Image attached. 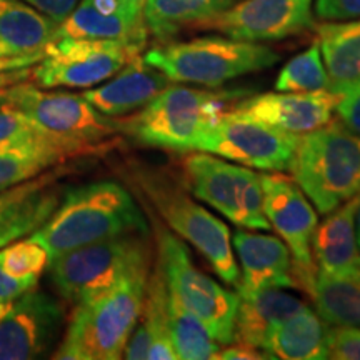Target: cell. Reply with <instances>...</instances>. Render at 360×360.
<instances>
[{
  "instance_id": "cell-1",
  "label": "cell",
  "mask_w": 360,
  "mask_h": 360,
  "mask_svg": "<svg viewBox=\"0 0 360 360\" xmlns=\"http://www.w3.org/2000/svg\"><path fill=\"white\" fill-rule=\"evenodd\" d=\"M148 233V224L130 192L115 180L75 187L30 238L53 259L77 247L125 236Z\"/></svg>"
},
{
  "instance_id": "cell-2",
  "label": "cell",
  "mask_w": 360,
  "mask_h": 360,
  "mask_svg": "<svg viewBox=\"0 0 360 360\" xmlns=\"http://www.w3.org/2000/svg\"><path fill=\"white\" fill-rule=\"evenodd\" d=\"M148 276L150 265H143L129 272L110 289L75 305L53 359H122L130 332L141 315Z\"/></svg>"
},
{
  "instance_id": "cell-3",
  "label": "cell",
  "mask_w": 360,
  "mask_h": 360,
  "mask_svg": "<svg viewBox=\"0 0 360 360\" xmlns=\"http://www.w3.org/2000/svg\"><path fill=\"white\" fill-rule=\"evenodd\" d=\"M290 170L315 209L330 214L360 192V135L344 122L302 134Z\"/></svg>"
},
{
  "instance_id": "cell-4",
  "label": "cell",
  "mask_w": 360,
  "mask_h": 360,
  "mask_svg": "<svg viewBox=\"0 0 360 360\" xmlns=\"http://www.w3.org/2000/svg\"><path fill=\"white\" fill-rule=\"evenodd\" d=\"M143 60L170 82L220 87L242 75L276 65L281 56L257 42L207 35L150 49Z\"/></svg>"
},
{
  "instance_id": "cell-5",
  "label": "cell",
  "mask_w": 360,
  "mask_h": 360,
  "mask_svg": "<svg viewBox=\"0 0 360 360\" xmlns=\"http://www.w3.org/2000/svg\"><path fill=\"white\" fill-rule=\"evenodd\" d=\"M229 97L232 94L169 85L139 114L122 120L120 130L143 146L197 150L202 135L219 119L220 107Z\"/></svg>"
},
{
  "instance_id": "cell-6",
  "label": "cell",
  "mask_w": 360,
  "mask_h": 360,
  "mask_svg": "<svg viewBox=\"0 0 360 360\" xmlns=\"http://www.w3.org/2000/svg\"><path fill=\"white\" fill-rule=\"evenodd\" d=\"M0 105L20 112L39 132L74 147L80 154L96 152L120 132V120L103 115L82 94L47 92L20 82L6 90Z\"/></svg>"
},
{
  "instance_id": "cell-7",
  "label": "cell",
  "mask_w": 360,
  "mask_h": 360,
  "mask_svg": "<svg viewBox=\"0 0 360 360\" xmlns=\"http://www.w3.org/2000/svg\"><path fill=\"white\" fill-rule=\"evenodd\" d=\"M139 184L164 222L179 237L195 247L225 283L238 287L240 270L227 225L197 204L169 175L146 170L139 174Z\"/></svg>"
},
{
  "instance_id": "cell-8",
  "label": "cell",
  "mask_w": 360,
  "mask_h": 360,
  "mask_svg": "<svg viewBox=\"0 0 360 360\" xmlns=\"http://www.w3.org/2000/svg\"><path fill=\"white\" fill-rule=\"evenodd\" d=\"M143 265H150L146 236L125 233L64 252L49 260L47 269L58 294L79 305Z\"/></svg>"
},
{
  "instance_id": "cell-9",
  "label": "cell",
  "mask_w": 360,
  "mask_h": 360,
  "mask_svg": "<svg viewBox=\"0 0 360 360\" xmlns=\"http://www.w3.org/2000/svg\"><path fill=\"white\" fill-rule=\"evenodd\" d=\"M159 267L169 290L204 323L220 345L233 342L238 294L227 290L195 267L186 244L165 229H157Z\"/></svg>"
},
{
  "instance_id": "cell-10",
  "label": "cell",
  "mask_w": 360,
  "mask_h": 360,
  "mask_svg": "<svg viewBox=\"0 0 360 360\" xmlns=\"http://www.w3.org/2000/svg\"><path fill=\"white\" fill-rule=\"evenodd\" d=\"M182 169L195 199L214 207L238 227L270 231L264 212L260 175L254 170L225 162L207 152L187 155Z\"/></svg>"
},
{
  "instance_id": "cell-11",
  "label": "cell",
  "mask_w": 360,
  "mask_h": 360,
  "mask_svg": "<svg viewBox=\"0 0 360 360\" xmlns=\"http://www.w3.org/2000/svg\"><path fill=\"white\" fill-rule=\"evenodd\" d=\"M142 49L120 40L53 39L32 67V80L44 89L96 87L114 77Z\"/></svg>"
},
{
  "instance_id": "cell-12",
  "label": "cell",
  "mask_w": 360,
  "mask_h": 360,
  "mask_svg": "<svg viewBox=\"0 0 360 360\" xmlns=\"http://www.w3.org/2000/svg\"><path fill=\"white\" fill-rule=\"evenodd\" d=\"M300 135L237 114H220L202 135L197 150L233 160L245 167L282 172L290 170Z\"/></svg>"
},
{
  "instance_id": "cell-13",
  "label": "cell",
  "mask_w": 360,
  "mask_h": 360,
  "mask_svg": "<svg viewBox=\"0 0 360 360\" xmlns=\"http://www.w3.org/2000/svg\"><path fill=\"white\" fill-rule=\"evenodd\" d=\"M260 184L264 192V212L270 229L289 247L297 285L310 295L317 278L312 255V237L319 224L317 214L295 180L281 174H262Z\"/></svg>"
},
{
  "instance_id": "cell-14",
  "label": "cell",
  "mask_w": 360,
  "mask_h": 360,
  "mask_svg": "<svg viewBox=\"0 0 360 360\" xmlns=\"http://www.w3.org/2000/svg\"><path fill=\"white\" fill-rule=\"evenodd\" d=\"M64 321V307L35 287L0 304V360L47 357L58 342Z\"/></svg>"
},
{
  "instance_id": "cell-15",
  "label": "cell",
  "mask_w": 360,
  "mask_h": 360,
  "mask_svg": "<svg viewBox=\"0 0 360 360\" xmlns=\"http://www.w3.org/2000/svg\"><path fill=\"white\" fill-rule=\"evenodd\" d=\"M312 25V0H238L195 29L217 30L244 42H272L302 34Z\"/></svg>"
},
{
  "instance_id": "cell-16",
  "label": "cell",
  "mask_w": 360,
  "mask_h": 360,
  "mask_svg": "<svg viewBox=\"0 0 360 360\" xmlns=\"http://www.w3.org/2000/svg\"><path fill=\"white\" fill-rule=\"evenodd\" d=\"M337 94L330 90L315 92H269L244 98L233 114L272 125L290 134H307L332 122Z\"/></svg>"
},
{
  "instance_id": "cell-17",
  "label": "cell",
  "mask_w": 360,
  "mask_h": 360,
  "mask_svg": "<svg viewBox=\"0 0 360 360\" xmlns=\"http://www.w3.org/2000/svg\"><path fill=\"white\" fill-rule=\"evenodd\" d=\"M232 249L242 267L238 294L297 285L292 254L278 237L237 231L232 236Z\"/></svg>"
},
{
  "instance_id": "cell-18",
  "label": "cell",
  "mask_w": 360,
  "mask_h": 360,
  "mask_svg": "<svg viewBox=\"0 0 360 360\" xmlns=\"http://www.w3.org/2000/svg\"><path fill=\"white\" fill-rule=\"evenodd\" d=\"M169 84L159 69L137 56L105 84L87 89L82 96L103 115L120 117L142 109Z\"/></svg>"
},
{
  "instance_id": "cell-19",
  "label": "cell",
  "mask_w": 360,
  "mask_h": 360,
  "mask_svg": "<svg viewBox=\"0 0 360 360\" xmlns=\"http://www.w3.org/2000/svg\"><path fill=\"white\" fill-rule=\"evenodd\" d=\"M124 357L129 360L177 359L170 340L169 287L159 264L148 276L141 315L125 344Z\"/></svg>"
},
{
  "instance_id": "cell-20",
  "label": "cell",
  "mask_w": 360,
  "mask_h": 360,
  "mask_svg": "<svg viewBox=\"0 0 360 360\" xmlns=\"http://www.w3.org/2000/svg\"><path fill=\"white\" fill-rule=\"evenodd\" d=\"M359 202L360 192L332 210L321 225L317 224L312 237L317 276L347 277L360 269V250L355 236Z\"/></svg>"
},
{
  "instance_id": "cell-21",
  "label": "cell",
  "mask_w": 360,
  "mask_h": 360,
  "mask_svg": "<svg viewBox=\"0 0 360 360\" xmlns=\"http://www.w3.org/2000/svg\"><path fill=\"white\" fill-rule=\"evenodd\" d=\"M51 177L30 179L0 192V247L32 233L53 214L60 197Z\"/></svg>"
},
{
  "instance_id": "cell-22",
  "label": "cell",
  "mask_w": 360,
  "mask_h": 360,
  "mask_svg": "<svg viewBox=\"0 0 360 360\" xmlns=\"http://www.w3.org/2000/svg\"><path fill=\"white\" fill-rule=\"evenodd\" d=\"M304 305L299 297L287 294L282 289L238 294L233 342L264 350L272 332Z\"/></svg>"
},
{
  "instance_id": "cell-23",
  "label": "cell",
  "mask_w": 360,
  "mask_h": 360,
  "mask_svg": "<svg viewBox=\"0 0 360 360\" xmlns=\"http://www.w3.org/2000/svg\"><path fill=\"white\" fill-rule=\"evenodd\" d=\"M328 328L326 321L307 305L283 321L265 344L269 359L322 360L328 359Z\"/></svg>"
},
{
  "instance_id": "cell-24",
  "label": "cell",
  "mask_w": 360,
  "mask_h": 360,
  "mask_svg": "<svg viewBox=\"0 0 360 360\" xmlns=\"http://www.w3.org/2000/svg\"><path fill=\"white\" fill-rule=\"evenodd\" d=\"M58 24L24 0H0V57L44 51Z\"/></svg>"
},
{
  "instance_id": "cell-25",
  "label": "cell",
  "mask_w": 360,
  "mask_h": 360,
  "mask_svg": "<svg viewBox=\"0 0 360 360\" xmlns=\"http://www.w3.org/2000/svg\"><path fill=\"white\" fill-rule=\"evenodd\" d=\"M317 37L328 74V90L340 94L360 79V19L326 22L317 27Z\"/></svg>"
},
{
  "instance_id": "cell-26",
  "label": "cell",
  "mask_w": 360,
  "mask_h": 360,
  "mask_svg": "<svg viewBox=\"0 0 360 360\" xmlns=\"http://www.w3.org/2000/svg\"><path fill=\"white\" fill-rule=\"evenodd\" d=\"M82 155L74 147L40 137L35 141L0 148V192L39 177L45 170L70 157Z\"/></svg>"
},
{
  "instance_id": "cell-27",
  "label": "cell",
  "mask_w": 360,
  "mask_h": 360,
  "mask_svg": "<svg viewBox=\"0 0 360 360\" xmlns=\"http://www.w3.org/2000/svg\"><path fill=\"white\" fill-rule=\"evenodd\" d=\"M147 34L146 25L134 24L124 13H105L98 11L90 0H80L67 19L58 24L53 39L120 40L146 47Z\"/></svg>"
},
{
  "instance_id": "cell-28",
  "label": "cell",
  "mask_w": 360,
  "mask_h": 360,
  "mask_svg": "<svg viewBox=\"0 0 360 360\" xmlns=\"http://www.w3.org/2000/svg\"><path fill=\"white\" fill-rule=\"evenodd\" d=\"M238 0H147L143 22L147 32L165 40L184 27H195L236 6Z\"/></svg>"
},
{
  "instance_id": "cell-29",
  "label": "cell",
  "mask_w": 360,
  "mask_h": 360,
  "mask_svg": "<svg viewBox=\"0 0 360 360\" xmlns=\"http://www.w3.org/2000/svg\"><path fill=\"white\" fill-rule=\"evenodd\" d=\"M310 297L326 323L360 327V269L347 277L317 276Z\"/></svg>"
},
{
  "instance_id": "cell-30",
  "label": "cell",
  "mask_w": 360,
  "mask_h": 360,
  "mask_svg": "<svg viewBox=\"0 0 360 360\" xmlns=\"http://www.w3.org/2000/svg\"><path fill=\"white\" fill-rule=\"evenodd\" d=\"M169 328L170 340L177 359L209 360L215 359L220 344L210 337L200 319L188 310L169 290Z\"/></svg>"
},
{
  "instance_id": "cell-31",
  "label": "cell",
  "mask_w": 360,
  "mask_h": 360,
  "mask_svg": "<svg viewBox=\"0 0 360 360\" xmlns=\"http://www.w3.org/2000/svg\"><path fill=\"white\" fill-rule=\"evenodd\" d=\"M326 89H328V74L317 42L290 58L276 80L277 92H315Z\"/></svg>"
},
{
  "instance_id": "cell-32",
  "label": "cell",
  "mask_w": 360,
  "mask_h": 360,
  "mask_svg": "<svg viewBox=\"0 0 360 360\" xmlns=\"http://www.w3.org/2000/svg\"><path fill=\"white\" fill-rule=\"evenodd\" d=\"M47 250L32 238L12 242L0 249V267L8 276L20 281H39V276L49 265Z\"/></svg>"
},
{
  "instance_id": "cell-33",
  "label": "cell",
  "mask_w": 360,
  "mask_h": 360,
  "mask_svg": "<svg viewBox=\"0 0 360 360\" xmlns=\"http://www.w3.org/2000/svg\"><path fill=\"white\" fill-rule=\"evenodd\" d=\"M40 137H47V135L39 132L20 112L12 107L0 105V148L30 142Z\"/></svg>"
},
{
  "instance_id": "cell-34",
  "label": "cell",
  "mask_w": 360,
  "mask_h": 360,
  "mask_svg": "<svg viewBox=\"0 0 360 360\" xmlns=\"http://www.w3.org/2000/svg\"><path fill=\"white\" fill-rule=\"evenodd\" d=\"M328 359L360 360V327L328 328Z\"/></svg>"
},
{
  "instance_id": "cell-35",
  "label": "cell",
  "mask_w": 360,
  "mask_h": 360,
  "mask_svg": "<svg viewBox=\"0 0 360 360\" xmlns=\"http://www.w3.org/2000/svg\"><path fill=\"white\" fill-rule=\"evenodd\" d=\"M335 110L342 122L360 135V79L337 94Z\"/></svg>"
},
{
  "instance_id": "cell-36",
  "label": "cell",
  "mask_w": 360,
  "mask_h": 360,
  "mask_svg": "<svg viewBox=\"0 0 360 360\" xmlns=\"http://www.w3.org/2000/svg\"><path fill=\"white\" fill-rule=\"evenodd\" d=\"M315 13L322 20L360 19V0H315Z\"/></svg>"
},
{
  "instance_id": "cell-37",
  "label": "cell",
  "mask_w": 360,
  "mask_h": 360,
  "mask_svg": "<svg viewBox=\"0 0 360 360\" xmlns=\"http://www.w3.org/2000/svg\"><path fill=\"white\" fill-rule=\"evenodd\" d=\"M24 2L32 6L34 8H37L44 15H47L49 19L60 24L77 7L80 0H24Z\"/></svg>"
},
{
  "instance_id": "cell-38",
  "label": "cell",
  "mask_w": 360,
  "mask_h": 360,
  "mask_svg": "<svg viewBox=\"0 0 360 360\" xmlns=\"http://www.w3.org/2000/svg\"><path fill=\"white\" fill-rule=\"evenodd\" d=\"M32 287H37V281H20V278L8 276L6 270L0 267V304L11 302Z\"/></svg>"
},
{
  "instance_id": "cell-39",
  "label": "cell",
  "mask_w": 360,
  "mask_h": 360,
  "mask_svg": "<svg viewBox=\"0 0 360 360\" xmlns=\"http://www.w3.org/2000/svg\"><path fill=\"white\" fill-rule=\"evenodd\" d=\"M215 359L222 360H255V359H269V355L264 350L250 347V345L238 344L236 347H229L224 350H219Z\"/></svg>"
},
{
  "instance_id": "cell-40",
  "label": "cell",
  "mask_w": 360,
  "mask_h": 360,
  "mask_svg": "<svg viewBox=\"0 0 360 360\" xmlns=\"http://www.w3.org/2000/svg\"><path fill=\"white\" fill-rule=\"evenodd\" d=\"M32 67H22V69L0 72V102H2V97L7 89H11L12 85H17L32 79Z\"/></svg>"
},
{
  "instance_id": "cell-41",
  "label": "cell",
  "mask_w": 360,
  "mask_h": 360,
  "mask_svg": "<svg viewBox=\"0 0 360 360\" xmlns=\"http://www.w3.org/2000/svg\"><path fill=\"white\" fill-rule=\"evenodd\" d=\"M42 57H44V51L34 52V53H25V56L0 57V72L22 69V67H32L37 64Z\"/></svg>"
},
{
  "instance_id": "cell-42",
  "label": "cell",
  "mask_w": 360,
  "mask_h": 360,
  "mask_svg": "<svg viewBox=\"0 0 360 360\" xmlns=\"http://www.w3.org/2000/svg\"><path fill=\"white\" fill-rule=\"evenodd\" d=\"M119 6L122 7L125 15L129 17L130 20L135 22V24H143V7H146L147 0H117Z\"/></svg>"
},
{
  "instance_id": "cell-43",
  "label": "cell",
  "mask_w": 360,
  "mask_h": 360,
  "mask_svg": "<svg viewBox=\"0 0 360 360\" xmlns=\"http://www.w3.org/2000/svg\"><path fill=\"white\" fill-rule=\"evenodd\" d=\"M355 236H357V245L360 250V202L357 207V214H355Z\"/></svg>"
}]
</instances>
